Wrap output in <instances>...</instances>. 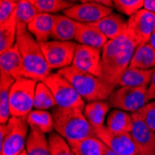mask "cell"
<instances>
[{"label":"cell","instance_id":"cell-27","mask_svg":"<svg viewBox=\"0 0 155 155\" xmlns=\"http://www.w3.org/2000/svg\"><path fill=\"white\" fill-rule=\"evenodd\" d=\"M17 41L16 13L6 22L0 24V53L11 48Z\"/></svg>","mask_w":155,"mask_h":155},{"label":"cell","instance_id":"cell-35","mask_svg":"<svg viewBox=\"0 0 155 155\" xmlns=\"http://www.w3.org/2000/svg\"><path fill=\"white\" fill-rule=\"evenodd\" d=\"M19 1L1 0L0 1V24L8 21L16 13Z\"/></svg>","mask_w":155,"mask_h":155},{"label":"cell","instance_id":"cell-17","mask_svg":"<svg viewBox=\"0 0 155 155\" xmlns=\"http://www.w3.org/2000/svg\"><path fill=\"white\" fill-rule=\"evenodd\" d=\"M55 22V15L48 13H38L35 18L28 25L27 29L38 43L48 42Z\"/></svg>","mask_w":155,"mask_h":155},{"label":"cell","instance_id":"cell-26","mask_svg":"<svg viewBox=\"0 0 155 155\" xmlns=\"http://www.w3.org/2000/svg\"><path fill=\"white\" fill-rule=\"evenodd\" d=\"M130 67L138 68L142 70H150L155 68V50L149 44H145L137 48Z\"/></svg>","mask_w":155,"mask_h":155},{"label":"cell","instance_id":"cell-3","mask_svg":"<svg viewBox=\"0 0 155 155\" xmlns=\"http://www.w3.org/2000/svg\"><path fill=\"white\" fill-rule=\"evenodd\" d=\"M52 116L54 130L68 142L96 137L94 129L80 110L55 107L53 108Z\"/></svg>","mask_w":155,"mask_h":155},{"label":"cell","instance_id":"cell-15","mask_svg":"<svg viewBox=\"0 0 155 155\" xmlns=\"http://www.w3.org/2000/svg\"><path fill=\"white\" fill-rule=\"evenodd\" d=\"M0 74L9 75L15 80L25 77L21 55L17 44L7 51L0 53Z\"/></svg>","mask_w":155,"mask_h":155},{"label":"cell","instance_id":"cell-11","mask_svg":"<svg viewBox=\"0 0 155 155\" xmlns=\"http://www.w3.org/2000/svg\"><path fill=\"white\" fill-rule=\"evenodd\" d=\"M102 50L77 45L72 66L82 72L101 78L102 74Z\"/></svg>","mask_w":155,"mask_h":155},{"label":"cell","instance_id":"cell-20","mask_svg":"<svg viewBox=\"0 0 155 155\" xmlns=\"http://www.w3.org/2000/svg\"><path fill=\"white\" fill-rule=\"evenodd\" d=\"M77 21L63 15H55L51 37L56 41L68 42L74 39Z\"/></svg>","mask_w":155,"mask_h":155},{"label":"cell","instance_id":"cell-14","mask_svg":"<svg viewBox=\"0 0 155 155\" xmlns=\"http://www.w3.org/2000/svg\"><path fill=\"white\" fill-rule=\"evenodd\" d=\"M133 127L130 132L138 155L155 152V132L151 130L136 112L132 114Z\"/></svg>","mask_w":155,"mask_h":155},{"label":"cell","instance_id":"cell-36","mask_svg":"<svg viewBox=\"0 0 155 155\" xmlns=\"http://www.w3.org/2000/svg\"><path fill=\"white\" fill-rule=\"evenodd\" d=\"M148 96L150 101H155V68L153 69V74L150 86L148 87Z\"/></svg>","mask_w":155,"mask_h":155},{"label":"cell","instance_id":"cell-28","mask_svg":"<svg viewBox=\"0 0 155 155\" xmlns=\"http://www.w3.org/2000/svg\"><path fill=\"white\" fill-rule=\"evenodd\" d=\"M68 143L73 155H101L102 141L97 137Z\"/></svg>","mask_w":155,"mask_h":155},{"label":"cell","instance_id":"cell-19","mask_svg":"<svg viewBox=\"0 0 155 155\" xmlns=\"http://www.w3.org/2000/svg\"><path fill=\"white\" fill-rule=\"evenodd\" d=\"M153 69L142 70L134 67H128L121 76L117 87H148L150 86Z\"/></svg>","mask_w":155,"mask_h":155},{"label":"cell","instance_id":"cell-37","mask_svg":"<svg viewBox=\"0 0 155 155\" xmlns=\"http://www.w3.org/2000/svg\"><path fill=\"white\" fill-rule=\"evenodd\" d=\"M144 9L155 14V0H144Z\"/></svg>","mask_w":155,"mask_h":155},{"label":"cell","instance_id":"cell-39","mask_svg":"<svg viewBox=\"0 0 155 155\" xmlns=\"http://www.w3.org/2000/svg\"><path fill=\"white\" fill-rule=\"evenodd\" d=\"M149 44L154 48V50H155V30H154V32H153V34L151 35V36H150V41H149Z\"/></svg>","mask_w":155,"mask_h":155},{"label":"cell","instance_id":"cell-13","mask_svg":"<svg viewBox=\"0 0 155 155\" xmlns=\"http://www.w3.org/2000/svg\"><path fill=\"white\" fill-rule=\"evenodd\" d=\"M64 15L77 22L94 23L111 13V8L95 1H82L63 11Z\"/></svg>","mask_w":155,"mask_h":155},{"label":"cell","instance_id":"cell-23","mask_svg":"<svg viewBox=\"0 0 155 155\" xmlns=\"http://www.w3.org/2000/svg\"><path fill=\"white\" fill-rule=\"evenodd\" d=\"M16 80L5 74H0V123L7 124L11 118L9 108V94Z\"/></svg>","mask_w":155,"mask_h":155},{"label":"cell","instance_id":"cell-40","mask_svg":"<svg viewBox=\"0 0 155 155\" xmlns=\"http://www.w3.org/2000/svg\"><path fill=\"white\" fill-rule=\"evenodd\" d=\"M20 155H27V153H26V150H24L23 152H21V153Z\"/></svg>","mask_w":155,"mask_h":155},{"label":"cell","instance_id":"cell-18","mask_svg":"<svg viewBox=\"0 0 155 155\" xmlns=\"http://www.w3.org/2000/svg\"><path fill=\"white\" fill-rule=\"evenodd\" d=\"M102 33L108 40H114L124 33L126 21L116 13H110L97 22L91 23Z\"/></svg>","mask_w":155,"mask_h":155},{"label":"cell","instance_id":"cell-12","mask_svg":"<svg viewBox=\"0 0 155 155\" xmlns=\"http://www.w3.org/2000/svg\"><path fill=\"white\" fill-rule=\"evenodd\" d=\"M96 137L110 149L121 155H138L137 146L130 133H114L106 125L94 129Z\"/></svg>","mask_w":155,"mask_h":155},{"label":"cell","instance_id":"cell-10","mask_svg":"<svg viewBox=\"0 0 155 155\" xmlns=\"http://www.w3.org/2000/svg\"><path fill=\"white\" fill-rule=\"evenodd\" d=\"M154 30L155 14L144 8L126 21L125 31L134 40L137 47L149 43Z\"/></svg>","mask_w":155,"mask_h":155},{"label":"cell","instance_id":"cell-21","mask_svg":"<svg viewBox=\"0 0 155 155\" xmlns=\"http://www.w3.org/2000/svg\"><path fill=\"white\" fill-rule=\"evenodd\" d=\"M110 104L107 101L88 102L84 110V115L90 124L93 129L104 125L105 117L110 110Z\"/></svg>","mask_w":155,"mask_h":155},{"label":"cell","instance_id":"cell-24","mask_svg":"<svg viewBox=\"0 0 155 155\" xmlns=\"http://www.w3.org/2000/svg\"><path fill=\"white\" fill-rule=\"evenodd\" d=\"M25 150L27 155H50L48 139L45 133L35 128H30Z\"/></svg>","mask_w":155,"mask_h":155},{"label":"cell","instance_id":"cell-31","mask_svg":"<svg viewBox=\"0 0 155 155\" xmlns=\"http://www.w3.org/2000/svg\"><path fill=\"white\" fill-rule=\"evenodd\" d=\"M30 1L39 13L48 14L65 11L74 6V1H65V0H30Z\"/></svg>","mask_w":155,"mask_h":155},{"label":"cell","instance_id":"cell-16","mask_svg":"<svg viewBox=\"0 0 155 155\" xmlns=\"http://www.w3.org/2000/svg\"><path fill=\"white\" fill-rule=\"evenodd\" d=\"M74 40L79 45L87 46L98 49H103L107 42V37L98 31L91 23L77 22Z\"/></svg>","mask_w":155,"mask_h":155},{"label":"cell","instance_id":"cell-8","mask_svg":"<svg viewBox=\"0 0 155 155\" xmlns=\"http://www.w3.org/2000/svg\"><path fill=\"white\" fill-rule=\"evenodd\" d=\"M77 45L73 41L62 42L56 40L39 43L50 70H61L71 66Z\"/></svg>","mask_w":155,"mask_h":155},{"label":"cell","instance_id":"cell-22","mask_svg":"<svg viewBox=\"0 0 155 155\" xmlns=\"http://www.w3.org/2000/svg\"><path fill=\"white\" fill-rule=\"evenodd\" d=\"M106 127L114 133H130L133 127L132 115L122 110H114L108 114Z\"/></svg>","mask_w":155,"mask_h":155},{"label":"cell","instance_id":"cell-38","mask_svg":"<svg viewBox=\"0 0 155 155\" xmlns=\"http://www.w3.org/2000/svg\"><path fill=\"white\" fill-rule=\"evenodd\" d=\"M101 155H121V154H119V153L115 152L114 150H112L111 149H110L108 146H106V145L102 142Z\"/></svg>","mask_w":155,"mask_h":155},{"label":"cell","instance_id":"cell-5","mask_svg":"<svg viewBox=\"0 0 155 155\" xmlns=\"http://www.w3.org/2000/svg\"><path fill=\"white\" fill-rule=\"evenodd\" d=\"M29 124L26 118L11 117L0 125V155H20L26 147Z\"/></svg>","mask_w":155,"mask_h":155},{"label":"cell","instance_id":"cell-29","mask_svg":"<svg viewBox=\"0 0 155 155\" xmlns=\"http://www.w3.org/2000/svg\"><path fill=\"white\" fill-rule=\"evenodd\" d=\"M55 107H57V103L51 90L44 82H38L35 94L34 108L35 110H47Z\"/></svg>","mask_w":155,"mask_h":155},{"label":"cell","instance_id":"cell-34","mask_svg":"<svg viewBox=\"0 0 155 155\" xmlns=\"http://www.w3.org/2000/svg\"><path fill=\"white\" fill-rule=\"evenodd\" d=\"M149 127L155 132V101H150L136 112Z\"/></svg>","mask_w":155,"mask_h":155},{"label":"cell","instance_id":"cell-6","mask_svg":"<svg viewBox=\"0 0 155 155\" xmlns=\"http://www.w3.org/2000/svg\"><path fill=\"white\" fill-rule=\"evenodd\" d=\"M37 81L21 77L12 84L9 94L11 117L26 118L33 110Z\"/></svg>","mask_w":155,"mask_h":155},{"label":"cell","instance_id":"cell-41","mask_svg":"<svg viewBox=\"0 0 155 155\" xmlns=\"http://www.w3.org/2000/svg\"><path fill=\"white\" fill-rule=\"evenodd\" d=\"M145 155H155V152H151V153H149V154H145Z\"/></svg>","mask_w":155,"mask_h":155},{"label":"cell","instance_id":"cell-9","mask_svg":"<svg viewBox=\"0 0 155 155\" xmlns=\"http://www.w3.org/2000/svg\"><path fill=\"white\" fill-rule=\"evenodd\" d=\"M148 87H124L114 90L109 97L110 106L124 111H138L150 102Z\"/></svg>","mask_w":155,"mask_h":155},{"label":"cell","instance_id":"cell-33","mask_svg":"<svg viewBox=\"0 0 155 155\" xmlns=\"http://www.w3.org/2000/svg\"><path fill=\"white\" fill-rule=\"evenodd\" d=\"M144 5V0H114V7L119 12L129 17L134 16Z\"/></svg>","mask_w":155,"mask_h":155},{"label":"cell","instance_id":"cell-4","mask_svg":"<svg viewBox=\"0 0 155 155\" xmlns=\"http://www.w3.org/2000/svg\"><path fill=\"white\" fill-rule=\"evenodd\" d=\"M58 73L72 84L84 101L88 102L105 101L115 89L101 78L82 72L72 65L59 70Z\"/></svg>","mask_w":155,"mask_h":155},{"label":"cell","instance_id":"cell-25","mask_svg":"<svg viewBox=\"0 0 155 155\" xmlns=\"http://www.w3.org/2000/svg\"><path fill=\"white\" fill-rule=\"evenodd\" d=\"M30 128L37 129L45 134L52 133L54 130V119L52 114L47 110H33L26 117Z\"/></svg>","mask_w":155,"mask_h":155},{"label":"cell","instance_id":"cell-2","mask_svg":"<svg viewBox=\"0 0 155 155\" xmlns=\"http://www.w3.org/2000/svg\"><path fill=\"white\" fill-rule=\"evenodd\" d=\"M16 44L21 55L25 77L44 82L50 74L51 70L39 43L27 28H17Z\"/></svg>","mask_w":155,"mask_h":155},{"label":"cell","instance_id":"cell-7","mask_svg":"<svg viewBox=\"0 0 155 155\" xmlns=\"http://www.w3.org/2000/svg\"><path fill=\"white\" fill-rule=\"evenodd\" d=\"M44 83L51 90L57 107L62 109H77L84 111L86 104L83 97L65 77L59 73L50 74Z\"/></svg>","mask_w":155,"mask_h":155},{"label":"cell","instance_id":"cell-32","mask_svg":"<svg viewBox=\"0 0 155 155\" xmlns=\"http://www.w3.org/2000/svg\"><path fill=\"white\" fill-rule=\"evenodd\" d=\"M48 139L50 155H73L68 141L58 133H50Z\"/></svg>","mask_w":155,"mask_h":155},{"label":"cell","instance_id":"cell-30","mask_svg":"<svg viewBox=\"0 0 155 155\" xmlns=\"http://www.w3.org/2000/svg\"><path fill=\"white\" fill-rule=\"evenodd\" d=\"M39 12L28 0H21L16 10L17 28H27Z\"/></svg>","mask_w":155,"mask_h":155},{"label":"cell","instance_id":"cell-1","mask_svg":"<svg viewBox=\"0 0 155 155\" xmlns=\"http://www.w3.org/2000/svg\"><path fill=\"white\" fill-rule=\"evenodd\" d=\"M137 45L124 31L119 37L109 40L102 49V74L101 79L115 88L118 82L130 65Z\"/></svg>","mask_w":155,"mask_h":155}]
</instances>
